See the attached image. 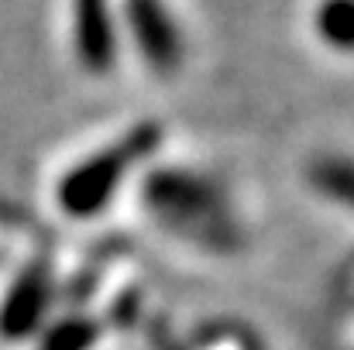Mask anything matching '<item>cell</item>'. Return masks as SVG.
Returning <instances> with one entry per match:
<instances>
[{
    "label": "cell",
    "instance_id": "6da1fadb",
    "mask_svg": "<svg viewBox=\"0 0 354 350\" xmlns=\"http://www.w3.org/2000/svg\"><path fill=\"white\" fill-rule=\"evenodd\" d=\"M141 196L145 206L172 231L189 233L210 247H227L234 240V224L227 217L217 186L193 172H179V168L151 172L145 179Z\"/></svg>",
    "mask_w": 354,
    "mask_h": 350
},
{
    "label": "cell",
    "instance_id": "7a4b0ae2",
    "mask_svg": "<svg viewBox=\"0 0 354 350\" xmlns=\"http://www.w3.org/2000/svg\"><path fill=\"white\" fill-rule=\"evenodd\" d=\"M162 141V127L158 124H141L134 130H127L118 144L104 148L100 155L80 162L62 182H59V206L69 217H93L107 206V200L114 196L120 179L127 175L131 165H138L141 158H148Z\"/></svg>",
    "mask_w": 354,
    "mask_h": 350
},
{
    "label": "cell",
    "instance_id": "3957f363",
    "mask_svg": "<svg viewBox=\"0 0 354 350\" xmlns=\"http://www.w3.org/2000/svg\"><path fill=\"white\" fill-rule=\"evenodd\" d=\"M48 302H52V275H48V264H28L14 285L7 289L3 302H0V337L10 340V344H21L28 340L45 313H48Z\"/></svg>",
    "mask_w": 354,
    "mask_h": 350
},
{
    "label": "cell",
    "instance_id": "277c9868",
    "mask_svg": "<svg viewBox=\"0 0 354 350\" xmlns=\"http://www.w3.org/2000/svg\"><path fill=\"white\" fill-rule=\"evenodd\" d=\"M127 28L141 55L158 69L172 72L183 59V35L162 0H127Z\"/></svg>",
    "mask_w": 354,
    "mask_h": 350
},
{
    "label": "cell",
    "instance_id": "5b68a950",
    "mask_svg": "<svg viewBox=\"0 0 354 350\" xmlns=\"http://www.w3.org/2000/svg\"><path fill=\"white\" fill-rule=\"evenodd\" d=\"M76 48L86 69L104 72L114 62V31L107 17V0H76Z\"/></svg>",
    "mask_w": 354,
    "mask_h": 350
},
{
    "label": "cell",
    "instance_id": "8992f818",
    "mask_svg": "<svg viewBox=\"0 0 354 350\" xmlns=\"http://www.w3.org/2000/svg\"><path fill=\"white\" fill-rule=\"evenodd\" d=\"M317 35L337 52H354V0H324L317 7Z\"/></svg>",
    "mask_w": 354,
    "mask_h": 350
},
{
    "label": "cell",
    "instance_id": "52a82bcc",
    "mask_svg": "<svg viewBox=\"0 0 354 350\" xmlns=\"http://www.w3.org/2000/svg\"><path fill=\"white\" fill-rule=\"evenodd\" d=\"M97 340H100V323L86 313H73L41 337L38 350H93Z\"/></svg>",
    "mask_w": 354,
    "mask_h": 350
},
{
    "label": "cell",
    "instance_id": "ba28073f",
    "mask_svg": "<svg viewBox=\"0 0 354 350\" xmlns=\"http://www.w3.org/2000/svg\"><path fill=\"white\" fill-rule=\"evenodd\" d=\"M310 179H313V186L324 196H330V200H337V203H344V206L354 210V162L351 158H320L310 168Z\"/></svg>",
    "mask_w": 354,
    "mask_h": 350
},
{
    "label": "cell",
    "instance_id": "9c48e42d",
    "mask_svg": "<svg viewBox=\"0 0 354 350\" xmlns=\"http://www.w3.org/2000/svg\"><path fill=\"white\" fill-rule=\"evenodd\" d=\"M151 350H183V344H179L165 327H155V330H151Z\"/></svg>",
    "mask_w": 354,
    "mask_h": 350
}]
</instances>
